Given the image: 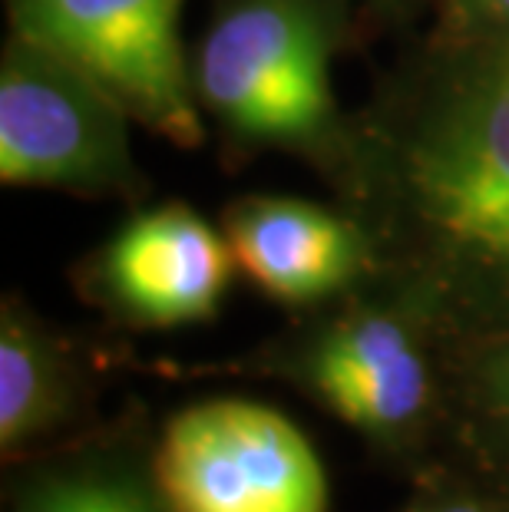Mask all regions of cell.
<instances>
[{
  "instance_id": "6da1fadb",
  "label": "cell",
  "mask_w": 509,
  "mask_h": 512,
  "mask_svg": "<svg viewBox=\"0 0 509 512\" xmlns=\"http://www.w3.org/2000/svg\"><path fill=\"white\" fill-rule=\"evenodd\" d=\"M172 512H324L328 476L285 413L252 400L182 410L156 453Z\"/></svg>"
},
{
  "instance_id": "7a4b0ae2",
  "label": "cell",
  "mask_w": 509,
  "mask_h": 512,
  "mask_svg": "<svg viewBox=\"0 0 509 512\" xmlns=\"http://www.w3.org/2000/svg\"><path fill=\"white\" fill-rule=\"evenodd\" d=\"M182 0H17L20 37L179 143L199 139L179 40Z\"/></svg>"
},
{
  "instance_id": "3957f363",
  "label": "cell",
  "mask_w": 509,
  "mask_h": 512,
  "mask_svg": "<svg viewBox=\"0 0 509 512\" xmlns=\"http://www.w3.org/2000/svg\"><path fill=\"white\" fill-rule=\"evenodd\" d=\"M199 93L255 139H308L334 110L331 47L305 0H245L205 37Z\"/></svg>"
},
{
  "instance_id": "277c9868",
  "label": "cell",
  "mask_w": 509,
  "mask_h": 512,
  "mask_svg": "<svg viewBox=\"0 0 509 512\" xmlns=\"http://www.w3.org/2000/svg\"><path fill=\"white\" fill-rule=\"evenodd\" d=\"M410 185L433 228L509 268V47L476 70L410 149Z\"/></svg>"
},
{
  "instance_id": "5b68a950",
  "label": "cell",
  "mask_w": 509,
  "mask_h": 512,
  "mask_svg": "<svg viewBox=\"0 0 509 512\" xmlns=\"http://www.w3.org/2000/svg\"><path fill=\"white\" fill-rule=\"evenodd\" d=\"M116 106L93 80L27 43L0 76V179L73 185L113 176L126 159Z\"/></svg>"
},
{
  "instance_id": "8992f818",
  "label": "cell",
  "mask_w": 509,
  "mask_h": 512,
  "mask_svg": "<svg viewBox=\"0 0 509 512\" xmlns=\"http://www.w3.org/2000/svg\"><path fill=\"white\" fill-rule=\"evenodd\" d=\"M116 294L159 324L205 318L219 304L232 252L189 209H159L129 222L106 258Z\"/></svg>"
},
{
  "instance_id": "52a82bcc",
  "label": "cell",
  "mask_w": 509,
  "mask_h": 512,
  "mask_svg": "<svg viewBox=\"0 0 509 512\" xmlns=\"http://www.w3.org/2000/svg\"><path fill=\"white\" fill-rule=\"evenodd\" d=\"M232 255L268 294L311 301L354 275L361 245L351 225L318 205L262 199L235 212Z\"/></svg>"
},
{
  "instance_id": "ba28073f",
  "label": "cell",
  "mask_w": 509,
  "mask_h": 512,
  "mask_svg": "<svg viewBox=\"0 0 509 512\" xmlns=\"http://www.w3.org/2000/svg\"><path fill=\"white\" fill-rule=\"evenodd\" d=\"M311 377L334 413L364 430L400 427L427 397V370L414 341L387 318L334 331L314 354Z\"/></svg>"
},
{
  "instance_id": "9c48e42d",
  "label": "cell",
  "mask_w": 509,
  "mask_h": 512,
  "mask_svg": "<svg viewBox=\"0 0 509 512\" xmlns=\"http://www.w3.org/2000/svg\"><path fill=\"white\" fill-rule=\"evenodd\" d=\"M57 403L53 361L34 334L14 318L0 334V440L14 446L50 420Z\"/></svg>"
},
{
  "instance_id": "30bf717a",
  "label": "cell",
  "mask_w": 509,
  "mask_h": 512,
  "mask_svg": "<svg viewBox=\"0 0 509 512\" xmlns=\"http://www.w3.org/2000/svg\"><path fill=\"white\" fill-rule=\"evenodd\" d=\"M20 512H159L136 489L106 479H67L37 489Z\"/></svg>"
},
{
  "instance_id": "8fae6325",
  "label": "cell",
  "mask_w": 509,
  "mask_h": 512,
  "mask_svg": "<svg viewBox=\"0 0 509 512\" xmlns=\"http://www.w3.org/2000/svg\"><path fill=\"white\" fill-rule=\"evenodd\" d=\"M463 7H467L473 17L509 27V0H463Z\"/></svg>"
},
{
  "instance_id": "7c38bea8",
  "label": "cell",
  "mask_w": 509,
  "mask_h": 512,
  "mask_svg": "<svg viewBox=\"0 0 509 512\" xmlns=\"http://www.w3.org/2000/svg\"><path fill=\"white\" fill-rule=\"evenodd\" d=\"M440 512H480L476 506H450V509H440Z\"/></svg>"
},
{
  "instance_id": "4fadbf2b",
  "label": "cell",
  "mask_w": 509,
  "mask_h": 512,
  "mask_svg": "<svg viewBox=\"0 0 509 512\" xmlns=\"http://www.w3.org/2000/svg\"><path fill=\"white\" fill-rule=\"evenodd\" d=\"M503 394H506V400H509V364L503 367Z\"/></svg>"
}]
</instances>
